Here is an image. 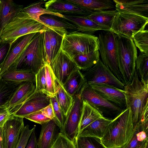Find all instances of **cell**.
<instances>
[{"label":"cell","mask_w":148,"mask_h":148,"mask_svg":"<svg viewBox=\"0 0 148 148\" xmlns=\"http://www.w3.org/2000/svg\"><path fill=\"white\" fill-rule=\"evenodd\" d=\"M50 103V98L42 92H34L12 114L24 118L32 113L40 110Z\"/></svg>","instance_id":"14"},{"label":"cell","mask_w":148,"mask_h":148,"mask_svg":"<svg viewBox=\"0 0 148 148\" xmlns=\"http://www.w3.org/2000/svg\"><path fill=\"white\" fill-rule=\"evenodd\" d=\"M12 0H0V36L3 29L23 8Z\"/></svg>","instance_id":"22"},{"label":"cell","mask_w":148,"mask_h":148,"mask_svg":"<svg viewBox=\"0 0 148 148\" xmlns=\"http://www.w3.org/2000/svg\"><path fill=\"white\" fill-rule=\"evenodd\" d=\"M83 103L82 110L78 127L77 136L84 128L89 124L97 119L103 117L97 110L87 102L83 101Z\"/></svg>","instance_id":"28"},{"label":"cell","mask_w":148,"mask_h":148,"mask_svg":"<svg viewBox=\"0 0 148 148\" xmlns=\"http://www.w3.org/2000/svg\"><path fill=\"white\" fill-rule=\"evenodd\" d=\"M12 114L8 109L0 114V126L3 125L10 115Z\"/></svg>","instance_id":"49"},{"label":"cell","mask_w":148,"mask_h":148,"mask_svg":"<svg viewBox=\"0 0 148 148\" xmlns=\"http://www.w3.org/2000/svg\"><path fill=\"white\" fill-rule=\"evenodd\" d=\"M133 40L136 47L140 51L148 53V31L147 29L138 32L133 38Z\"/></svg>","instance_id":"39"},{"label":"cell","mask_w":148,"mask_h":148,"mask_svg":"<svg viewBox=\"0 0 148 148\" xmlns=\"http://www.w3.org/2000/svg\"><path fill=\"white\" fill-rule=\"evenodd\" d=\"M50 101L53 110L54 117L53 119L59 128L60 131L63 127L66 116L58 102L55 96L50 97Z\"/></svg>","instance_id":"38"},{"label":"cell","mask_w":148,"mask_h":148,"mask_svg":"<svg viewBox=\"0 0 148 148\" xmlns=\"http://www.w3.org/2000/svg\"><path fill=\"white\" fill-rule=\"evenodd\" d=\"M40 20L45 26L63 36L68 33L67 29H76V27L73 24L62 22L45 14L40 17Z\"/></svg>","instance_id":"30"},{"label":"cell","mask_w":148,"mask_h":148,"mask_svg":"<svg viewBox=\"0 0 148 148\" xmlns=\"http://www.w3.org/2000/svg\"><path fill=\"white\" fill-rule=\"evenodd\" d=\"M80 95L82 101L96 109L105 117L108 116H116L124 110L104 99L87 84Z\"/></svg>","instance_id":"10"},{"label":"cell","mask_w":148,"mask_h":148,"mask_svg":"<svg viewBox=\"0 0 148 148\" xmlns=\"http://www.w3.org/2000/svg\"><path fill=\"white\" fill-rule=\"evenodd\" d=\"M115 41L119 68L125 85L131 82L134 74L137 49L132 39L116 34Z\"/></svg>","instance_id":"3"},{"label":"cell","mask_w":148,"mask_h":148,"mask_svg":"<svg viewBox=\"0 0 148 148\" xmlns=\"http://www.w3.org/2000/svg\"><path fill=\"white\" fill-rule=\"evenodd\" d=\"M98 37L76 31L63 36L61 48L72 59L79 54L98 50Z\"/></svg>","instance_id":"5"},{"label":"cell","mask_w":148,"mask_h":148,"mask_svg":"<svg viewBox=\"0 0 148 148\" xmlns=\"http://www.w3.org/2000/svg\"><path fill=\"white\" fill-rule=\"evenodd\" d=\"M135 70L141 81L148 84V53L140 51L136 61Z\"/></svg>","instance_id":"34"},{"label":"cell","mask_w":148,"mask_h":148,"mask_svg":"<svg viewBox=\"0 0 148 148\" xmlns=\"http://www.w3.org/2000/svg\"><path fill=\"white\" fill-rule=\"evenodd\" d=\"M41 125L38 148H51L60 132V128L53 119Z\"/></svg>","instance_id":"20"},{"label":"cell","mask_w":148,"mask_h":148,"mask_svg":"<svg viewBox=\"0 0 148 148\" xmlns=\"http://www.w3.org/2000/svg\"><path fill=\"white\" fill-rule=\"evenodd\" d=\"M73 97L72 105L66 117L62 129L60 132L71 140L74 142L77 136L83 103L80 95Z\"/></svg>","instance_id":"11"},{"label":"cell","mask_w":148,"mask_h":148,"mask_svg":"<svg viewBox=\"0 0 148 148\" xmlns=\"http://www.w3.org/2000/svg\"><path fill=\"white\" fill-rule=\"evenodd\" d=\"M24 126L23 118L10 115L3 126V148H16Z\"/></svg>","instance_id":"13"},{"label":"cell","mask_w":148,"mask_h":148,"mask_svg":"<svg viewBox=\"0 0 148 148\" xmlns=\"http://www.w3.org/2000/svg\"><path fill=\"white\" fill-rule=\"evenodd\" d=\"M22 83L8 82L1 79L0 80V114L7 110L10 99Z\"/></svg>","instance_id":"27"},{"label":"cell","mask_w":148,"mask_h":148,"mask_svg":"<svg viewBox=\"0 0 148 148\" xmlns=\"http://www.w3.org/2000/svg\"><path fill=\"white\" fill-rule=\"evenodd\" d=\"M45 2V1H42L31 4L23 8L16 17L32 19L42 24V23L40 20V17L42 15H51L63 18V14L53 12L42 8L41 6Z\"/></svg>","instance_id":"23"},{"label":"cell","mask_w":148,"mask_h":148,"mask_svg":"<svg viewBox=\"0 0 148 148\" xmlns=\"http://www.w3.org/2000/svg\"><path fill=\"white\" fill-rule=\"evenodd\" d=\"M35 75L27 71L8 70L4 73L1 77L3 80L10 82L21 83L26 82H35Z\"/></svg>","instance_id":"32"},{"label":"cell","mask_w":148,"mask_h":148,"mask_svg":"<svg viewBox=\"0 0 148 148\" xmlns=\"http://www.w3.org/2000/svg\"><path fill=\"white\" fill-rule=\"evenodd\" d=\"M90 11L95 12L110 9L114 7V3L111 0H66Z\"/></svg>","instance_id":"29"},{"label":"cell","mask_w":148,"mask_h":148,"mask_svg":"<svg viewBox=\"0 0 148 148\" xmlns=\"http://www.w3.org/2000/svg\"><path fill=\"white\" fill-rule=\"evenodd\" d=\"M98 50L93 51L87 53L77 55L72 59L80 70L89 69L96 64L99 59Z\"/></svg>","instance_id":"31"},{"label":"cell","mask_w":148,"mask_h":148,"mask_svg":"<svg viewBox=\"0 0 148 148\" xmlns=\"http://www.w3.org/2000/svg\"><path fill=\"white\" fill-rule=\"evenodd\" d=\"M86 85L83 75L77 69L71 74L62 86L65 90L73 97L80 95L82 89Z\"/></svg>","instance_id":"24"},{"label":"cell","mask_w":148,"mask_h":148,"mask_svg":"<svg viewBox=\"0 0 148 148\" xmlns=\"http://www.w3.org/2000/svg\"><path fill=\"white\" fill-rule=\"evenodd\" d=\"M118 12L131 13L148 18V0H113Z\"/></svg>","instance_id":"18"},{"label":"cell","mask_w":148,"mask_h":148,"mask_svg":"<svg viewBox=\"0 0 148 148\" xmlns=\"http://www.w3.org/2000/svg\"><path fill=\"white\" fill-rule=\"evenodd\" d=\"M80 70L87 85H107L124 89V84L104 65L100 59L90 68Z\"/></svg>","instance_id":"9"},{"label":"cell","mask_w":148,"mask_h":148,"mask_svg":"<svg viewBox=\"0 0 148 148\" xmlns=\"http://www.w3.org/2000/svg\"><path fill=\"white\" fill-rule=\"evenodd\" d=\"M50 66L56 78L62 86L71 74L78 69L73 59L61 48Z\"/></svg>","instance_id":"12"},{"label":"cell","mask_w":148,"mask_h":148,"mask_svg":"<svg viewBox=\"0 0 148 148\" xmlns=\"http://www.w3.org/2000/svg\"><path fill=\"white\" fill-rule=\"evenodd\" d=\"M148 127L137 123L131 139L123 148H146L148 147Z\"/></svg>","instance_id":"26"},{"label":"cell","mask_w":148,"mask_h":148,"mask_svg":"<svg viewBox=\"0 0 148 148\" xmlns=\"http://www.w3.org/2000/svg\"><path fill=\"white\" fill-rule=\"evenodd\" d=\"M51 148H76L74 142L71 140L60 132Z\"/></svg>","instance_id":"43"},{"label":"cell","mask_w":148,"mask_h":148,"mask_svg":"<svg viewBox=\"0 0 148 148\" xmlns=\"http://www.w3.org/2000/svg\"><path fill=\"white\" fill-rule=\"evenodd\" d=\"M11 42L3 41L0 39V67L4 61Z\"/></svg>","instance_id":"46"},{"label":"cell","mask_w":148,"mask_h":148,"mask_svg":"<svg viewBox=\"0 0 148 148\" xmlns=\"http://www.w3.org/2000/svg\"><path fill=\"white\" fill-rule=\"evenodd\" d=\"M118 12L116 10H101L95 12L86 17L98 24L111 29L114 18Z\"/></svg>","instance_id":"33"},{"label":"cell","mask_w":148,"mask_h":148,"mask_svg":"<svg viewBox=\"0 0 148 148\" xmlns=\"http://www.w3.org/2000/svg\"><path fill=\"white\" fill-rule=\"evenodd\" d=\"M36 33L27 34L12 41L4 61L0 67L1 76L15 62Z\"/></svg>","instance_id":"15"},{"label":"cell","mask_w":148,"mask_h":148,"mask_svg":"<svg viewBox=\"0 0 148 148\" xmlns=\"http://www.w3.org/2000/svg\"><path fill=\"white\" fill-rule=\"evenodd\" d=\"M0 72H1V69L0 68V80H1V76L0 75Z\"/></svg>","instance_id":"51"},{"label":"cell","mask_w":148,"mask_h":148,"mask_svg":"<svg viewBox=\"0 0 148 148\" xmlns=\"http://www.w3.org/2000/svg\"><path fill=\"white\" fill-rule=\"evenodd\" d=\"M97 138L89 137L78 136L74 141L76 148H100L98 143L99 139L96 143Z\"/></svg>","instance_id":"40"},{"label":"cell","mask_w":148,"mask_h":148,"mask_svg":"<svg viewBox=\"0 0 148 148\" xmlns=\"http://www.w3.org/2000/svg\"><path fill=\"white\" fill-rule=\"evenodd\" d=\"M35 83L36 89L34 92H42L47 96V85L45 65L36 74Z\"/></svg>","instance_id":"41"},{"label":"cell","mask_w":148,"mask_h":148,"mask_svg":"<svg viewBox=\"0 0 148 148\" xmlns=\"http://www.w3.org/2000/svg\"><path fill=\"white\" fill-rule=\"evenodd\" d=\"M40 110L43 114L47 117L51 119H53L54 117L53 110L51 103Z\"/></svg>","instance_id":"48"},{"label":"cell","mask_w":148,"mask_h":148,"mask_svg":"<svg viewBox=\"0 0 148 148\" xmlns=\"http://www.w3.org/2000/svg\"><path fill=\"white\" fill-rule=\"evenodd\" d=\"M46 30L48 34L51 47V62L61 48L63 36L49 28H47Z\"/></svg>","instance_id":"37"},{"label":"cell","mask_w":148,"mask_h":148,"mask_svg":"<svg viewBox=\"0 0 148 148\" xmlns=\"http://www.w3.org/2000/svg\"><path fill=\"white\" fill-rule=\"evenodd\" d=\"M29 125L24 126L21 133L19 140L15 148H25L30 136L35 130V125L32 129H30Z\"/></svg>","instance_id":"42"},{"label":"cell","mask_w":148,"mask_h":148,"mask_svg":"<svg viewBox=\"0 0 148 148\" xmlns=\"http://www.w3.org/2000/svg\"><path fill=\"white\" fill-rule=\"evenodd\" d=\"M47 28L35 20L16 17L5 27L0 35V39L4 41L12 42L27 34L44 32Z\"/></svg>","instance_id":"7"},{"label":"cell","mask_w":148,"mask_h":148,"mask_svg":"<svg viewBox=\"0 0 148 148\" xmlns=\"http://www.w3.org/2000/svg\"><path fill=\"white\" fill-rule=\"evenodd\" d=\"M36 86L34 82H22L10 99L8 110L11 114L35 91Z\"/></svg>","instance_id":"21"},{"label":"cell","mask_w":148,"mask_h":148,"mask_svg":"<svg viewBox=\"0 0 148 148\" xmlns=\"http://www.w3.org/2000/svg\"><path fill=\"white\" fill-rule=\"evenodd\" d=\"M25 148H38L35 130L31 134Z\"/></svg>","instance_id":"47"},{"label":"cell","mask_w":148,"mask_h":148,"mask_svg":"<svg viewBox=\"0 0 148 148\" xmlns=\"http://www.w3.org/2000/svg\"><path fill=\"white\" fill-rule=\"evenodd\" d=\"M115 36L111 30L101 32L98 37V50L103 63L123 83L116 57Z\"/></svg>","instance_id":"6"},{"label":"cell","mask_w":148,"mask_h":148,"mask_svg":"<svg viewBox=\"0 0 148 148\" xmlns=\"http://www.w3.org/2000/svg\"><path fill=\"white\" fill-rule=\"evenodd\" d=\"M123 90L126 108L131 110L134 127L140 122L143 109L148 103V84L141 81L135 70L132 81L124 86Z\"/></svg>","instance_id":"4"},{"label":"cell","mask_w":148,"mask_h":148,"mask_svg":"<svg viewBox=\"0 0 148 148\" xmlns=\"http://www.w3.org/2000/svg\"><path fill=\"white\" fill-rule=\"evenodd\" d=\"M25 118L35 123L42 125L51 119L45 116L41 110H39L26 116Z\"/></svg>","instance_id":"44"},{"label":"cell","mask_w":148,"mask_h":148,"mask_svg":"<svg viewBox=\"0 0 148 148\" xmlns=\"http://www.w3.org/2000/svg\"><path fill=\"white\" fill-rule=\"evenodd\" d=\"M45 6L47 10L61 14L64 13L86 16L95 12L85 9L66 0L48 1L45 3Z\"/></svg>","instance_id":"16"},{"label":"cell","mask_w":148,"mask_h":148,"mask_svg":"<svg viewBox=\"0 0 148 148\" xmlns=\"http://www.w3.org/2000/svg\"><path fill=\"white\" fill-rule=\"evenodd\" d=\"M63 18L72 23L76 27L77 31L92 34L99 30L109 31V27L100 24L87 18L86 16L63 14Z\"/></svg>","instance_id":"19"},{"label":"cell","mask_w":148,"mask_h":148,"mask_svg":"<svg viewBox=\"0 0 148 148\" xmlns=\"http://www.w3.org/2000/svg\"><path fill=\"white\" fill-rule=\"evenodd\" d=\"M112 121L104 117L99 118L84 128L77 137L95 138L101 139Z\"/></svg>","instance_id":"25"},{"label":"cell","mask_w":148,"mask_h":148,"mask_svg":"<svg viewBox=\"0 0 148 148\" xmlns=\"http://www.w3.org/2000/svg\"><path fill=\"white\" fill-rule=\"evenodd\" d=\"M146 148H148V147H147Z\"/></svg>","instance_id":"52"},{"label":"cell","mask_w":148,"mask_h":148,"mask_svg":"<svg viewBox=\"0 0 148 148\" xmlns=\"http://www.w3.org/2000/svg\"><path fill=\"white\" fill-rule=\"evenodd\" d=\"M45 47L46 52V64L50 65L51 62V47L47 30L43 32Z\"/></svg>","instance_id":"45"},{"label":"cell","mask_w":148,"mask_h":148,"mask_svg":"<svg viewBox=\"0 0 148 148\" xmlns=\"http://www.w3.org/2000/svg\"><path fill=\"white\" fill-rule=\"evenodd\" d=\"M148 18L139 15L118 12L113 22L111 30L116 35L133 38L137 33L144 30Z\"/></svg>","instance_id":"8"},{"label":"cell","mask_w":148,"mask_h":148,"mask_svg":"<svg viewBox=\"0 0 148 148\" xmlns=\"http://www.w3.org/2000/svg\"><path fill=\"white\" fill-rule=\"evenodd\" d=\"M55 96L65 116H66L73 101V97L70 95L59 84Z\"/></svg>","instance_id":"35"},{"label":"cell","mask_w":148,"mask_h":148,"mask_svg":"<svg viewBox=\"0 0 148 148\" xmlns=\"http://www.w3.org/2000/svg\"><path fill=\"white\" fill-rule=\"evenodd\" d=\"M47 85V96L50 98L55 96L60 84L56 78L50 65L45 64Z\"/></svg>","instance_id":"36"},{"label":"cell","mask_w":148,"mask_h":148,"mask_svg":"<svg viewBox=\"0 0 148 148\" xmlns=\"http://www.w3.org/2000/svg\"><path fill=\"white\" fill-rule=\"evenodd\" d=\"M4 125V124H3ZM3 125L0 126V148H3L2 140V132Z\"/></svg>","instance_id":"50"},{"label":"cell","mask_w":148,"mask_h":148,"mask_svg":"<svg viewBox=\"0 0 148 148\" xmlns=\"http://www.w3.org/2000/svg\"><path fill=\"white\" fill-rule=\"evenodd\" d=\"M98 94L104 99L121 108H126V103L123 90L107 85H89Z\"/></svg>","instance_id":"17"},{"label":"cell","mask_w":148,"mask_h":148,"mask_svg":"<svg viewBox=\"0 0 148 148\" xmlns=\"http://www.w3.org/2000/svg\"><path fill=\"white\" fill-rule=\"evenodd\" d=\"M134 130L131 110L126 108L112 120L101 143L105 148H123L131 139Z\"/></svg>","instance_id":"1"},{"label":"cell","mask_w":148,"mask_h":148,"mask_svg":"<svg viewBox=\"0 0 148 148\" xmlns=\"http://www.w3.org/2000/svg\"><path fill=\"white\" fill-rule=\"evenodd\" d=\"M46 57L43 32L36 33L7 70L27 71L36 74L45 64Z\"/></svg>","instance_id":"2"}]
</instances>
